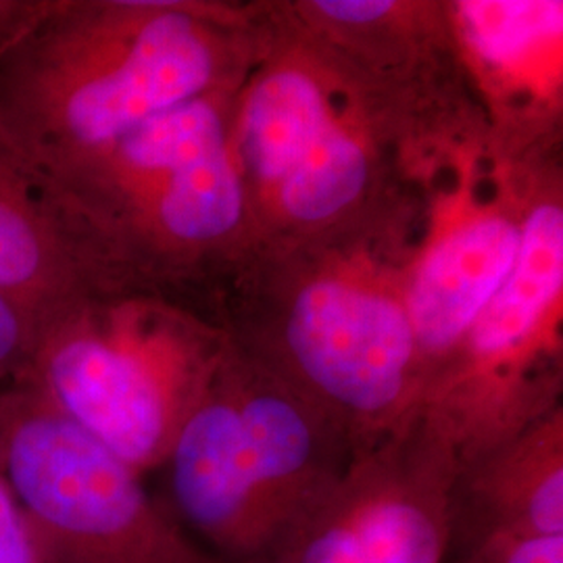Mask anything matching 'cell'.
I'll return each mask as SVG.
<instances>
[{
  "instance_id": "obj_10",
  "label": "cell",
  "mask_w": 563,
  "mask_h": 563,
  "mask_svg": "<svg viewBox=\"0 0 563 563\" xmlns=\"http://www.w3.org/2000/svg\"><path fill=\"white\" fill-rule=\"evenodd\" d=\"M234 92L184 102L104 151L167 249L228 272L255 244L230 136Z\"/></svg>"
},
{
  "instance_id": "obj_9",
  "label": "cell",
  "mask_w": 563,
  "mask_h": 563,
  "mask_svg": "<svg viewBox=\"0 0 563 563\" xmlns=\"http://www.w3.org/2000/svg\"><path fill=\"white\" fill-rule=\"evenodd\" d=\"M111 57L76 81L63 121L81 146L107 151L169 109L236 90L255 53L257 11L136 4Z\"/></svg>"
},
{
  "instance_id": "obj_8",
  "label": "cell",
  "mask_w": 563,
  "mask_h": 563,
  "mask_svg": "<svg viewBox=\"0 0 563 563\" xmlns=\"http://www.w3.org/2000/svg\"><path fill=\"white\" fill-rule=\"evenodd\" d=\"M457 460L416 411L353 457L274 563H444Z\"/></svg>"
},
{
  "instance_id": "obj_13",
  "label": "cell",
  "mask_w": 563,
  "mask_h": 563,
  "mask_svg": "<svg viewBox=\"0 0 563 563\" xmlns=\"http://www.w3.org/2000/svg\"><path fill=\"white\" fill-rule=\"evenodd\" d=\"M444 563H563V534H486L446 549Z\"/></svg>"
},
{
  "instance_id": "obj_15",
  "label": "cell",
  "mask_w": 563,
  "mask_h": 563,
  "mask_svg": "<svg viewBox=\"0 0 563 563\" xmlns=\"http://www.w3.org/2000/svg\"><path fill=\"white\" fill-rule=\"evenodd\" d=\"M0 563H44L41 547L11 488L0 476Z\"/></svg>"
},
{
  "instance_id": "obj_1",
  "label": "cell",
  "mask_w": 563,
  "mask_h": 563,
  "mask_svg": "<svg viewBox=\"0 0 563 563\" xmlns=\"http://www.w3.org/2000/svg\"><path fill=\"white\" fill-rule=\"evenodd\" d=\"M455 132L367 76L288 9H260L232 102L253 246L405 239L409 184H439ZM460 136V134H455Z\"/></svg>"
},
{
  "instance_id": "obj_5",
  "label": "cell",
  "mask_w": 563,
  "mask_h": 563,
  "mask_svg": "<svg viewBox=\"0 0 563 563\" xmlns=\"http://www.w3.org/2000/svg\"><path fill=\"white\" fill-rule=\"evenodd\" d=\"M0 476L44 563H222L146 493L134 467L44 397L0 422Z\"/></svg>"
},
{
  "instance_id": "obj_3",
  "label": "cell",
  "mask_w": 563,
  "mask_h": 563,
  "mask_svg": "<svg viewBox=\"0 0 563 563\" xmlns=\"http://www.w3.org/2000/svg\"><path fill=\"white\" fill-rule=\"evenodd\" d=\"M355 457L341 428L225 339L163 457L169 514L222 563H274Z\"/></svg>"
},
{
  "instance_id": "obj_7",
  "label": "cell",
  "mask_w": 563,
  "mask_h": 563,
  "mask_svg": "<svg viewBox=\"0 0 563 563\" xmlns=\"http://www.w3.org/2000/svg\"><path fill=\"white\" fill-rule=\"evenodd\" d=\"M543 151L507 155L488 142L432 195L402 276L422 388L509 276L522 241L528 172Z\"/></svg>"
},
{
  "instance_id": "obj_2",
  "label": "cell",
  "mask_w": 563,
  "mask_h": 563,
  "mask_svg": "<svg viewBox=\"0 0 563 563\" xmlns=\"http://www.w3.org/2000/svg\"><path fill=\"white\" fill-rule=\"evenodd\" d=\"M399 241L253 246L230 269L225 339L336 423L355 455L420 405L422 362L402 299Z\"/></svg>"
},
{
  "instance_id": "obj_6",
  "label": "cell",
  "mask_w": 563,
  "mask_h": 563,
  "mask_svg": "<svg viewBox=\"0 0 563 563\" xmlns=\"http://www.w3.org/2000/svg\"><path fill=\"white\" fill-rule=\"evenodd\" d=\"M223 346L222 328L76 332L44 357V399L142 474L162 465Z\"/></svg>"
},
{
  "instance_id": "obj_14",
  "label": "cell",
  "mask_w": 563,
  "mask_h": 563,
  "mask_svg": "<svg viewBox=\"0 0 563 563\" xmlns=\"http://www.w3.org/2000/svg\"><path fill=\"white\" fill-rule=\"evenodd\" d=\"M42 249L32 225L0 202V290L20 288L41 272Z\"/></svg>"
},
{
  "instance_id": "obj_4",
  "label": "cell",
  "mask_w": 563,
  "mask_h": 563,
  "mask_svg": "<svg viewBox=\"0 0 563 563\" xmlns=\"http://www.w3.org/2000/svg\"><path fill=\"white\" fill-rule=\"evenodd\" d=\"M563 201L553 151L523 190L522 241L501 288L426 380L418 411L457 465L562 407Z\"/></svg>"
},
{
  "instance_id": "obj_16",
  "label": "cell",
  "mask_w": 563,
  "mask_h": 563,
  "mask_svg": "<svg viewBox=\"0 0 563 563\" xmlns=\"http://www.w3.org/2000/svg\"><path fill=\"white\" fill-rule=\"evenodd\" d=\"M23 328L7 292L0 290V369L20 353Z\"/></svg>"
},
{
  "instance_id": "obj_12",
  "label": "cell",
  "mask_w": 563,
  "mask_h": 563,
  "mask_svg": "<svg viewBox=\"0 0 563 563\" xmlns=\"http://www.w3.org/2000/svg\"><path fill=\"white\" fill-rule=\"evenodd\" d=\"M563 534V411L457 465L449 547L486 534Z\"/></svg>"
},
{
  "instance_id": "obj_11",
  "label": "cell",
  "mask_w": 563,
  "mask_h": 563,
  "mask_svg": "<svg viewBox=\"0 0 563 563\" xmlns=\"http://www.w3.org/2000/svg\"><path fill=\"white\" fill-rule=\"evenodd\" d=\"M444 13L465 76L505 146L555 142L562 111L563 2L460 0Z\"/></svg>"
}]
</instances>
